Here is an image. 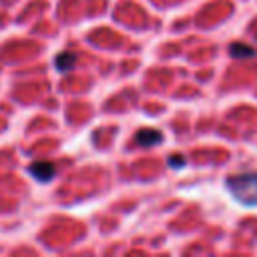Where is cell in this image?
<instances>
[{"label": "cell", "instance_id": "6da1fadb", "mask_svg": "<svg viewBox=\"0 0 257 257\" xmlns=\"http://www.w3.org/2000/svg\"><path fill=\"white\" fill-rule=\"evenodd\" d=\"M225 185L235 201L245 207H257V173L231 175L227 177Z\"/></svg>", "mask_w": 257, "mask_h": 257}, {"label": "cell", "instance_id": "3957f363", "mask_svg": "<svg viewBox=\"0 0 257 257\" xmlns=\"http://www.w3.org/2000/svg\"><path fill=\"white\" fill-rule=\"evenodd\" d=\"M135 141H137V145H141V147H153V145H157L159 141H163V135H161L159 131H155V128H141V131L137 133Z\"/></svg>", "mask_w": 257, "mask_h": 257}, {"label": "cell", "instance_id": "7a4b0ae2", "mask_svg": "<svg viewBox=\"0 0 257 257\" xmlns=\"http://www.w3.org/2000/svg\"><path fill=\"white\" fill-rule=\"evenodd\" d=\"M28 171H30V175H32L36 181H40V183H48V181L56 175V165L50 163V161H38V163H34Z\"/></svg>", "mask_w": 257, "mask_h": 257}, {"label": "cell", "instance_id": "5b68a950", "mask_svg": "<svg viewBox=\"0 0 257 257\" xmlns=\"http://www.w3.org/2000/svg\"><path fill=\"white\" fill-rule=\"evenodd\" d=\"M74 62H76V54L74 52H62V54L56 56V68L60 72H68L74 66Z\"/></svg>", "mask_w": 257, "mask_h": 257}, {"label": "cell", "instance_id": "8992f818", "mask_svg": "<svg viewBox=\"0 0 257 257\" xmlns=\"http://www.w3.org/2000/svg\"><path fill=\"white\" fill-rule=\"evenodd\" d=\"M169 167H173V169H183V167H185V157H181V155L169 157Z\"/></svg>", "mask_w": 257, "mask_h": 257}, {"label": "cell", "instance_id": "277c9868", "mask_svg": "<svg viewBox=\"0 0 257 257\" xmlns=\"http://www.w3.org/2000/svg\"><path fill=\"white\" fill-rule=\"evenodd\" d=\"M229 52H231V56H235V58H249V56H255V54H257V50H255L253 46L243 44V42H233V44L229 46Z\"/></svg>", "mask_w": 257, "mask_h": 257}]
</instances>
